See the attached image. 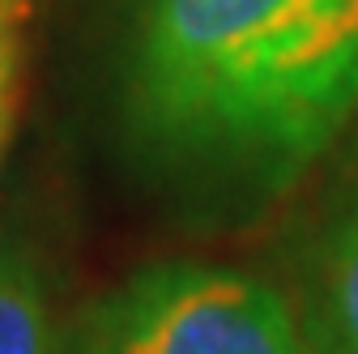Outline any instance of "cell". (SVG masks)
I'll return each mask as SVG.
<instances>
[{
  "label": "cell",
  "instance_id": "cell-1",
  "mask_svg": "<svg viewBox=\"0 0 358 354\" xmlns=\"http://www.w3.org/2000/svg\"><path fill=\"white\" fill-rule=\"evenodd\" d=\"M128 115L179 180L286 192L358 120V0H141Z\"/></svg>",
  "mask_w": 358,
  "mask_h": 354
},
{
  "label": "cell",
  "instance_id": "cell-2",
  "mask_svg": "<svg viewBox=\"0 0 358 354\" xmlns=\"http://www.w3.org/2000/svg\"><path fill=\"white\" fill-rule=\"evenodd\" d=\"M77 354H311L290 299L256 274L162 260L85 312Z\"/></svg>",
  "mask_w": 358,
  "mask_h": 354
},
{
  "label": "cell",
  "instance_id": "cell-3",
  "mask_svg": "<svg viewBox=\"0 0 358 354\" xmlns=\"http://www.w3.org/2000/svg\"><path fill=\"white\" fill-rule=\"evenodd\" d=\"M299 325L311 354H358V180L333 201L307 248Z\"/></svg>",
  "mask_w": 358,
  "mask_h": 354
},
{
  "label": "cell",
  "instance_id": "cell-4",
  "mask_svg": "<svg viewBox=\"0 0 358 354\" xmlns=\"http://www.w3.org/2000/svg\"><path fill=\"white\" fill-rule=\"evenodd\" d=\"M0 354H60L43 278L26 252H0Z\"/></svg>",
  "mask_w": 358,
  "mask_h": 354
},
{
  "label": "cell",
  "instance_id": "cell-5",
  "mask_svg": "<svg viewBox=\"0 0 358 354\" xmlns=\"http://www.w3.org/2000/svg\"><path fill=\"white\" fill-rule=\"evenodd\" d=\"M34 0H0V115L17 107V73H22V43Z\"/></svg>",
  "mask_w": 358,
  "mask_h": 354
},
{
  "label": "cell",
  "instance_id": "cell-6",
  "mask_svg": "<svg viewBox=\"0 0 358 354\" xmlns=\"http://www.w3.org/2000/svg\"><path fill=\"white\" fill-rule=\"evenodd\" d=\"M9 124H13V111L0 115V146H5V137H9Z\"/></svg>",
  "mask_w": 358,
  "mask_h": 354
}]
</instances>
